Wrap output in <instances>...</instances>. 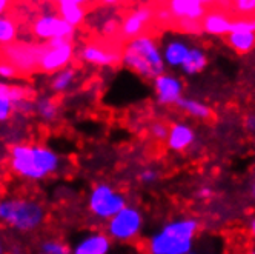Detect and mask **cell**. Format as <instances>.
Listing matches in <instances>:
<instances>
[{
    "label": "cell",
    "mask_w": 255,
    "mask_h": 254,
    "mask_svg": "<svg viewBox=\"0 0 255 254\" xmlns=\"http://www.w3.org/2000/svg\"><path fill=\"white\" fill-rule=\"evenodd\" d=\"M8 165L15 177L40 182L62 171L63 159L43 143H15L9 148Z\"/></svg>",
    "instance_id": "6da1fadb"
},
{
    "label": "cell",
    "mask_w": 255,
    "mask_h": 254,
    "mask_svg": "<svg viewBox=\"0 0 255 254\" xmlns=\"http://www.w3.org/2000/svg\"><path fill=\"white\" fill-rule=\"evenodd\" d=\"M120 63L148 80L155 79L166 69L160 45L148 34H140L128 39L120 52Z\"/></svg>",
    "instance_id": "7a4b0ae2"
},
{
    "label": "cell",
    "mask_w": 255,
    "mask_h": 254,
    "mask_svg": "<svg viewBox=\"0 0 255 254\" xmlns=\"http://www.w3.org/2000/svg\"><path fill=\"white\" fill-rule=\"evenodd\" d=\"M46 221L45 207L34 199L6 197L0 201V224L19 233H32Z\"/></svg>",
    "instance_id": "3957f363"
},
{
    "label": "cell",
    "mask_w": 255,
    "mask_h": 254,
    "mask_svg": "<svg viewBox=\"0 0 255 254\" xmlns=\"http://www.w3.org/2000/svg\"><path fill=\"white\" fill-rule=\"evenodd\" d=\"M125 205H128L126 196L117 188H114L111 184L106 182L96 184L91 188L86 199V207L89 214L102 222L111 219Z\"/></svg>",
    "instance_id": "277c9868"
},
{
    "label": "cell",
    "mask_w": 255,
    "mask_h": 254,
    "mask_svg": "<svg viewBox=\"0 0 255 254\" xmlns=\"http://www.w3.org/2000/svg\"><path fill=\"white\" fill-rule=\"evenodd\" d=\"M144 225L143 214L137 207L125 205L111 219L106 221V234L114 242L129 244L141 234Z\"/></svg>",
    "instance_id": "5b68a950"
},
{
    "label": "cell",
    "mask_w": 255,
    "mask_h": 254,
    "mask_svg": "<svg viewBox=\"0 0 255 254\" xmlns=\"http://www.w3.org/2000/svg\"><path fill=\"white\" fill-rule=\"evenodd\" d=\"M45 43H23V42H12L8 45L0 46L2 57L9 60L20 74H31L34 71H39V60L42 56Z\"/></svg>",
    "instance_id": "8992f818"
},
{
    "label": "cell",
    "mask_w": 255,
    "mask_h": 254,
    "mask_svg": "<svg viewBox=\"0 0 255 254\" xmlns=\"http://www.w3.org/2000/svg\"><path fill=\"white\" fill-rule=\"evenodd\" d=\"M43 51L39 60V71L45 74H54L62 68L68 66L74 59V43L72 39H52L49 42H43Z\"/></svg>",
    "instance_id": "52a82bcc"
},
{
    "label": "cell",
    "mask_w": 255,
    "mask_h": 254,
    "mask_svg": "<svg viewBox=\"0 0 255 254\" xmlns=\"http://www.w3.org/2000/svg\"><path fill=\"white\" fill-rule=\"evenodd\" d=\"M31 34L39 42H49L52 39H74L76 26L69 25L63 17L56 14H42L31 23Z\"/></svg>",
    "instance_id": "ba28073f"
},
{
    "label": "cell",
    "mask_w": 255,
    "mask_h": 254,
    "mask_svg": "<svg viewBox=\"0 0 255 254\" xmlns=\"http://www.w3.org/2000/svg\"><path fill=\"white\" fill-rule=\"evenodd\" d=\"M195 239H186L161 227L148 239L146 248L151 254H189L194 250Z\"/></svg>",
    "instance_id": "9c48e42d"
},
{
    "label": "cell",
    "mask_w": 255,
    "mask_h": 254,
    "mask_svg": "<svg viewBox=\"0 0 255 254\" xmlns=\"http://www.w3.org/2000/svg\"><path fill=\"white\" fill-rule=\"evenodd\" d=\"M152 88L155 99L160 105H175L180 97H183V80L171 72H161L152 79Z\"/></svg>",
    "instance_id": "30bf717a"
},
{
    "label": "cell",
    "mask_w": 255,
    "mask_h": 254,
    "mask_svg": "<svg viewBox=\"0 0 255 254\" xmlns=\"http://www.w3.org/2000/svg\"><path fill=\"white\" fill-rule=\"evenodd\" d=\"M29 94L26 86L0 82V123L8 122L15 113V102L29 97Z\"/></svg>",
    "instance_id": "8fae6325"
},
{
    "label": "cell",
    "mask_w": 255,
    "mask_h": 254,
    "mask_svg": "<svg viewBox=\"0 0 255 254\" xmlns=\"http://www.w3.org/2000/svg\"><path fill=\"white\" fill-rule=\"evenodd\" d=\"M79 57L82 62L96 66H114L120 63V52L100 43H86L80 49Z\"/></svg>",
    "instance_id": "7c38bea8"
},
{
    "label": "cell",
    "mask_w": 255,
    "mask_h": 254,
    "mask_svg": "<svg viewBox=\"0 0 255 254\" xmlns=\"http://www.w3.org/2000/svg\"><path fill=\"white\" fill-rule=\"evenodd\" d=\"M113 248V239L106 234V231H93L85 234L80 241H77L71 248L74 254H108Z\"/></svg>",
    "instance_id": "4fadbf2b"
},
{
    "label": "cell",
    "mask_w": 255,
    "mask_h": 254,
    "mask_svg": "<svg viewBox=\"0 0 255 254\" xmlns=\"http://www.w3.org/2000/svg\"><path fill=\"white\" fill-rule=\"evenodd\" d=\"M166 8L177 20L200 22L208 12L203 0H168Z\"/></svg>",
    "instance_id": "5bb4252c"
},
{
    "label": "cell",
    "mask_w": 255,
    "mask_h": 254,
    "mask_svg": "<svg viewBox=\"0 0 255 254\" xmlns=\"http://www.w3.org/2000/svg\"><path fill=\"white\" fill-rule=\"evenodd\" d=\"M154 17V12L148 6H140L134 9L131 14H128L123 22L120 23V34L125 39H132L135 35H140L146 25L151 22Z\"/></svg>",
    "instance_id": "9a60e30c"
},
{
    "label": "cell",
    "mask_w": 255,
    "mask_h": 254,
    "mask_svg": "<svg viewBox=\"0 0 255 254\" xmlns=\"http://www.w3.org/2000/svg\"><path fill=\"white\" fill-rule=\"evenodd\" d=\"M166 147L171 151H185L195 142V130L186 122H175L169 126Z\"/></svg>",
    "instance_id": "2e32d148"
},
{
    "label": "cell",
    "mask_w": 255,
    "mask_h": 254,
    "mask_svg": "<svg viewBox=\"0 0 255 254\" xmlns=\"http://www.w3.org/2000/svg\"><path fill=\"white\" fill-rule=\"evenodd\" d=\"M191 46L192 45L185 39H180V37L169 39L161 48V54H163L165 65L168 68H180L181 63L185 62Z\"/></svg>",
    "instance_id": "e0dca14e"
},
{
    "label": "cell",
    "mask_w": 255,
    "mask_h": 254,
    "mask_svg": "<svg viewBox=\"0 0 255 254\" xmlns=\"http://www.w3.org/2000/svg\"><path fill=\"white\" fill-rule=\"evenodd\" d=\"M200 29L209 35H226L232 29V19L223 12L211 11L200 20Z\"/></svg>",
    "instance_id": "ac0fdd59"
},
{
    "label": "cell",
    "mask_w": 255,
    "mask_h": 254,
    "mask_svg": "<svg viewBox=\"0 0 255 254\" xmlns=\"http://www.w3.org/2000/svg\"><path fill=\"white\" fill-rule=\"evenodd\" d=\"M206 66H208V56L205 49L197 45H192L185 62L181 63L180 69L183 71V74L186 76H197L200 72H203Z\"/></svg>",
    "instance_id": "d6986e66"
},
{
    "label": "cell",
    "mask_w": 255,
    "mask_h": 254,
    "mask_svg": "<svg viewBox=\"0 0 255 254\" xmlns=\"http://www.w3.org/2000/svg\"><path fill=\"white\" fill-rule=\"evenodd\" d=\"M51 76H52L51 82H49L51 91L56 94H62V93H66L68 89H71V86L74 85V82L77 79V68L68 65Z\"/></svg>",
    "instance_id": "ffe728a7"
},
{
    "label": "cell",
    "mask_w": 255,
    "mask_h": 254,
    "mask_svg": "<svg viewBox=\"0 0 255 254\" xmlns=\"http://www.w3.org/2000/svg\"><path fill=\"white\" fill-rule=\"evenodd\" d=\"M175 106L178 110H181L185 114L198 119V120H208L212 116V110L203 102H200L197 99H191V97H180L175 103Z\"/></svg>",
    "instance_id": "44dd1931"
},
{
    "label": "cell",
    "mask_w": 255,
    "mask_h": 254,
    "mask_svg": "<svg viewBox=\"0 0 255 254\" xmlns=\"http://www.w3.org/2000/svg\"><path fill=\"white\" fill-rule=\"evenodd\" d=\"M226 43L237 54H248L255 48V32L251 31H231L226 34Z\"/></svg>",
    "instance_id": "7402d4cb"
},
{
    "label": "cell",
    "mask_w": 255,
    "mask_h": 254,
    "mask_svg": "<svg viewBox=\"0 0 255 254\" xmlns=\"http://www.w3.org/2000/svg\"><path fill=\"white\" fill-rule=\"evenodd\" d=\"M57 12L63 17V19L72 25V26H80L85 22L86 17V9L80 3H72L66 2V0H57Z\"/></svg>",
    "instance_id": "603a6c76"
},
{
    "label": "cell",
    "mask_w": 255,
    "mask_h": 254,
    "mask_svg": "<svg viewBox=\"0 0 255 254\" xmlns=\"http://www.w3.org/2000/svg\"><path fill=\"white\" fill-rule=\"evenodd\" d=\"M34 113L43 122L51 123L59 117V103L49 96H40L34 100Z\"/></svg>",
    "instance_id": "cb8c5ba5"
},
{
    "label": "cell",
    "mask_w": 255,
    "mask_h": 254,
    "mask_svg": "<svg viewBox=\"0 0 255 254\" xmlns=\"http://www.w3.org/2000/svg\"><path fill=\"white\" fill-rule=\"evenodd\" d=\"M19 35V23L11 15L0 14V46L12 43Z\"/></svg>",
    "instance_id": "d4e9b609"
},
{
    "label": "cell",
    "mask_w": 255,
    "mask_h": 254,
    "mask_svg": "<svg viewBox=\"0 0 255 254\" xmlns=\"http://www.w3.org/2000/svg\"><path fill=\"white\" fill-rule=\"evenodd\" d=\"M39 251L43 254H68L71 253V248L60 239H45L39 245Z\"/></svg>",
    "instance_id": "484cf974"
},
{
    "label": "cell",
    "mask_w": 255,
    "mask_h": 254,
    "mask_svg": "<svg viewBox=\"0 0 255 254\" xmlns=\"http://www.w3.org/2000/svg\"><path fill=\"white\" fill-rule=\"evenodd\" d=\"M20 74V71L17 69L9 60L6 59H0V79H5V80H11V79H17Z\"/></svg>",
    "instance_id": "4316f807"
},
{
    "label": "cell",
    "mask_w": 255,
    "mask_h": 254,
    "mask_svg": "<svg viewBox=\"0 0 255 254\" xmlns=\"http://www.w3.org/2000/svg\"><path fill=\"white\" fill-rule=\"evenodd\" d=\"M149 131H151V136H152L155 140L163 142V140H166V137H168L169 126H168L166 123H163V122H155V123L151 125Z\"/></svg>",
    "instance_id": "83f0119b"
},
{
    "label": "cell",
    "mask_w": 255,
    "mask_h": 254,
    "mask_svg": "<svg viewBox=\"0 0 255 254\" xmlns=\"http://www.w3.org/2000/svg\"><path fill=\"white\" fill-rule=\"evenodd\" d=\"M231 31H251L255 32V17H243V19L232 20V29Z\"/></svg>",
    "instance_id": "f1b7e54d"
},
{
    "label": "cell",
    "mask_w": 255,
    "mask_h": 254,
    "mask_svg": "<svg viewBox=\"0 0 255 254\" xmlns=\"http://www.w3.org/2000/svg\"><path fill=\"white\" fill-rule=\"evenodd\" d=\"M234 8L243 15L255 14V0H234Z\"/></svg>",
    "instance_id": "f546056e"
},
{
    "label": "cell",
    "mask_w": 255,
    "mask_h": 254,
    "mask_svg": "<svg viewBox=\"0 0 255 254\" xmlns=\"http://www.w3.org/2000/svg\"><path fill=\"white\" fill-rule=\"evenodd\" d=\"M138 180L144 185H152L158 180V171L154 168H144L138 173Z\"/></svg>",
    "instance_id": "4dcf8cb0"
},
{
    "label": "cell",
    "mask_w": 255,
    "mask_h": 254,
    "mask_svg": "<svg viewBox=\"0 0 255 254\" xmlns=\"http://www.w3.org/2000/svg\"><path fill=\"white\" fill-rule=\"evenodd\" d=\"M103 34L106 35H111V34H116L117 31H120V23L114 19H109L108 22H105L103 28H102Z\"/></svg>",
    "instance_id": "1f68e13d"
},
{
    "label": "cell",
    "mask_w": 255,
    "mask_h": 254,
    "mask_svg": "<svg viewBox=\"0 0 255 254\" xmlns=\"http://www.w3.org/2000/svg\"><path fill=\"white\" fill-rule=\"evenodd\" d=\"M157 19L160 20V22H169L171 19H172V15H171V12H169V9L168 8H163V9H158L157 11V14H154Z\"/></svg>",
    "instance_id": "d6a6232c"
},
{
    "label": "cell",
    "mask_w": 255,
    "mask_h": 254,
    "mask_svg": "<svg viewBox=\"0 0 255 254\" xmlns=\"http://www.w3.org/2000/svg\"><path fill=\"white\" fill-rule=\"evenodd\" d=\"M212 194H214V191L209 187H202V188L197 191V197L198 199H211Z\"/></svg>",
    "instance_id": "836d02e7"
},
{
    "label": "cell",
    "mask_w": 255,
    "mask_h": 254,
    "mask_svg": "<svg viewBox=\"0 0 255 254\" xmlns=\"http://www.w3.org/2000/svg\"><path fill=\"white\" fill-rule=\"evenodd\" d=\"M245 125H246V128H248L251 133H255V114L248 116L246 120H245Z\"/></svg>",
    "instance_id": "e575fe53"
},
{
    "label": "cell",
    "mask_w": 255,
    "mask_h": 254,
    "mask_svg": "<svg viewBox=\"0 0 255 254\" xmlns=\"http://www.w3.org/2000/svg\"><path fill=\"white\" fill-rule=\"evenodd\" d=\"M11 2H12V0H0V14H3L8 9Z\"/></svg>",
    "instance_id": "d590c367"
},
{
    "label": "cell",
    "mask_w": 255,
    "mask_h": 254,
    "mask_svg": "<svg viewBox=\"0 0 255 254\" xmlns=\"http://www.w3.org/2000/svg\"><path fill=\"white\" fill-rule=\"evenodd\" d=\"M249 231H251V234L255 238V217H254V219L249 222Z\"/></svg>",
    "instance_id": "8d00e7d4"
},
{
    "label": "cell",
    "mask_w": 255,
    "mask_h": 254,
    "mask_svg": "<svg viewBox=\"0 0 255 254\" xmlns=\"http://www.w3.org/2000/svg\"><path fill=\"white\" fill-rule=\"evenodd\" d=\"M120 2V0H102V3L105 5H117Z\"/></svg>",
    "instance_id": "74e56055"
},
{
    "label": "cell",
    "mask_w": 255,
    "mask_h": 254,
    "mask_svg": "<svg viewBox=\"0 0 255 254\" xmlns=\"http://www.w3.org/2000/svg\"><path fill=\"white\" fill-rule=\"evenodd\" d=\"M66 2H72V3H80V5H85L88 0H66Z\"/></svg>",
    "instance_id": "f35d334b"
},
{
    "label": "cell",
    "mask_w": 255,
    "mask_h": 254,
    "mask_svg": "<svg viewBox=\"0 0 255 254\" xmlns=\"http://www.w3.org/2000/svg\"><path fill=\"white\" fill-rule=\"evenodd\" d=\"M203 2H205V5L208 6V5H215V3L218 2V0H203Z\"/></svg>",
    "instance_id": "ab89813d"
},
{
    "label": "cell",
    "mask_w": 255,
    "mask_h": 254,
    "mask_svg": "<svg viewBox=\"0 0 255 254\" xmlns=\"http://www.w3.org/2000/svg\"><path fill=\"white\" fill-rule=\"evenodd\" d=\"M251 196H252V197L255 199V182H254V184L251 185Z\"/></svg>",
    "instance_id": "60d3db41"
},
{
    "label": "cell",
    "mask_w": 255,
    "mask_h": 254,
    "mask_svg": "<svg viewBox=\"0 0 255 254\" xmlns=\"http://www.w3.org/2000/svg\"><path fill=\"white\" fill-rule=\"evenodd\" d=\"M5 250H3V242H2V239H0V254H2Z\"/></svg>",
    "instance_id": "b9f144b4"
},
{
    "label": "cell",
    "mask_w": 255,
    "mask_h": 254,
    "mask_svg": "<svg viewBox=\"0 0 255 254\" xmlns=\"http://www.w3.org/2000/svg\"><path fill=\"white\" fill-rule=\"evenodd\" d=\"M56 2H57V0H56Z\"/></svg>",
    "instance_id": "7bdbcfd3"
}]
</instances>
